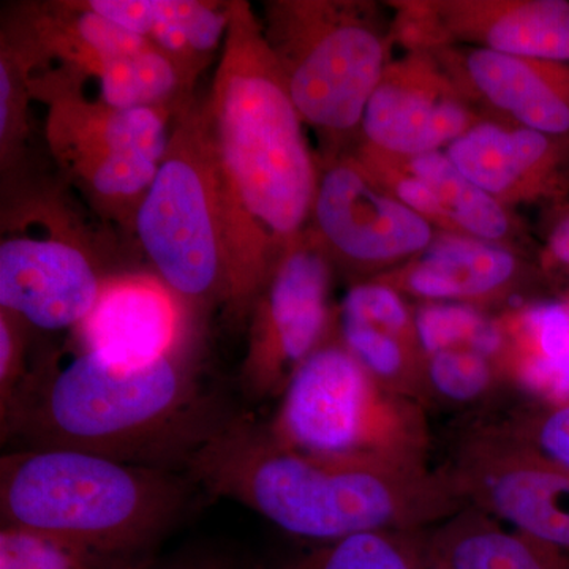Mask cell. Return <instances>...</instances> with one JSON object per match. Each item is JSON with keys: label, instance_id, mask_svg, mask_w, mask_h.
Masks as SVG:
<instances>
[{"label": "cell", "instance_id": "ac0fdd59", "mask_svg": "<svg viewBox=\"0 0 569 569\" xmlns=\"http://www.w3.org/2000/svg\"><path fill=\"white\" fill-rule=\"evenodd\" d=\"M186 307L159 277L104 280L91 313L77 328L82 351L121 369L156 365L183 350Z\"/></svg>", "mask_w": 569, "mask_h": 569}, {"label": "cell", "instance_id": "cb8c5ba5", "mask_svg": "<svg viewBox=\"0 0 569 569\" xmlns=\"http://www.w3.org/2000/svg\"><path fill=\"white\" fill-rule=\"evenodd\" d=\"M429 568V530H381L323 542L280 569Z\"/></svg>", "mask_w": 569, "mask_h": 569}, {"label": "cell", "instance_id": "1f68e13d", "mask_svg": "<svg viewBox=\"0 0 569 569\" xmlns=\"http://www.w3.org/2000/svg\"><path fill=\"white\" fill-rule=\"evenodd\" d=\"M553 209L537 264L553 295H569V203Z\"/></svg>", "mask_w": 569, "mask_h": 569}, {"label": "cell", "instance_id": "9c48e42d", "mask_svg": "<svg viewBox=\"0 0 569 569\" xmlns=\"http://www.w3.org/2000/svg\"><path fill=\"white\" fill-rule=\"evenodd\" d=\"M466 507L569 552V468L501 429L470 427L441 467Z\"/></svg>", "mask_w": 569, "mask_h": 569}, {"label": "cell", "instance_id": "7a4b0ae2", "mask_svg": "<svg viewBox=\"0 0 569 569\" xmlns=\"http://www.w3.org/2000/svg\"><path fill=\"white\" fill-rule=\"evenodd\" d=\"M189 477L312 541L381 530H430L466 507L443 468L307 455L231 415L194 452Z\"/></svg>", "mask_w": 569, "mask_h": 569}, {"label": "cell", "instance_id": "7c38bea8", "mask_svg": "<svg viewBox=\"0 0 569 569\" xmlns=\"http://www.w3.org/2000/svg\"><path fill=\"white\" fill-rule=\"evenodd\" d=\"M376 279L411 302L470 306L497 316L550 291L537 261L522 250L441 231L417 257Z\"/></svg>", "mask_w": 569, "mask_h": 569}, {"label": "cell", "instance_id": "5bb4252c", "mask_svg": "<svg viewBox=\"0 0 569 569\" xmlns=\"http://www.w3.org/2000/svg\"><path fill=\"white\" fill-rule=\"evenodd\" d=\"M355 156L383 189L441 233L471 236L515 249L526 238L515 211L479 189L445 151L397 156L359 141Z\"/></svg>", "mask_w": 569, "mask_h": 569}, {"label": "cell", "instance_id": "ffe728a7", "mask_svg": "<svg viewBox=\"0 0 569 569\" xmlns=\"http://www.w3.org/2000/svg\"><path fill=\"white\" fill-rule=\"evenodd\" d=\"M451 44L569 61L568 0H430Z\"/></svg>", "mask_w": 569, "mask_h": 569}, {"label": "cell", "instance_id": "3957f363", "mask_svg": "<svg viewBox=\"0 0 569 569\" xmlns=\"http://www.w3.org/2000/svg\"><path fill=\"white\" fill-rule=\"evenodd\" d=\"M230 417L182 351L138 369L81 351L24 388L2 422V437H20L26 448L78 449L176 471Z\"/></svg>", "mask_w": 569, "mask_h": 569}, {"label": "cell", "instance_id": "d6a6232c", "mask_svg": "<svg viewBox=\"0 0 569 569\" xmlns=\"http://www.w3.org/2000/svg\"><path fill=\"white\" fill-rule=\"evenodd\" d=\"M138 569H233V567L220 559V557L190 556L168 561V563L156 565V567H141Z\"/></svg>", "mask_w": 569, "mask_h": 569}, {"label": "cell", "instance_id": "836d02e7", "mask_svg": "<svg viewBox=\"0 0 569 569\" xmlns=\"http://www.w3.org/2000/svg\"><path fill=\"white\" fill-rule=\"evenodd\" d=\"M429 569H451V568L441 567V565L430 563V568Z\"/></svg>", "mask_w": 569, "mask_h": 569}, {"label": "cell", "instance_id": "f1b7e54d", "mask_svg": "<svg viewBox=\"0 0 569 569\" xmlns=\"http://www.w3.org/2000/svg\"><path fill=\"white\" fill-rule=\"evenodd\" d=\"M496 425L569 468V402L529 400Z\"/></svg>", "mask_w": 569, "mask_h": 569}, {"label": "cell", "instance_id": "277c9868", "mask_svg": "<svg viewBox=\"0 0 569 569\" xmlns=\"http://www.w3.org/2000/svg\"><path fill=\"white\" fill-rule=\"evenodd\" d=\"M173 470L67 448H24L0 459L2 526L47 535L102 569L137 560L170 533L189 505Z\"/></svg>", "mask_w": 569, "mask_h": 569}, {"label": "cell", "instance_id": "30bf717a", "mask_svg": "<svg viewBox=\"0 0 569 569\" xmlns=\"http://www.w3.org/2000/svg\"><path fill=\"white\" fill-rule=\"evenodd\" d=\"M312 220L313 233L331 260L361 280L406 264L437 233L383 189L355 153L332 160L320 171Z\"/></svg>", "mask_w": 569, "mask_h": 569}, {"label": "cell", "instance_id": "2e32d148", "mask_svg": "<svg viewBox=\"0 0 569 569\" xmlns=\"http://www.w3.org/2000/svg\"><path fill=\"white\" fill-rule=\"evenodd\" d=\"M445 152L471 182L511 211L569 203V137L485 119Z\"/></svg>", "mask_w": 569, "mask_h": 569}, {"label": "cell", "instance_id": "8fae6325", "mask_svg": "<svg viewBox=\"0 0 569 569\" xmlns=\"http://www.w3.org/2000/svg\"><path fill=\"white\" fill-rule=\"evenodd\" d=\"M51 126L59 156L107 200L144 197L171 140L153 107L114 110L67 99L54 104Z\"/></svg>", "mask_w": 569, "mask_h": 569}, {"label": "cell", "instance_id": "52a82bcc", "mask_svg": "<svg viewBox=\"0 0 569 569\" xmlns=\"http://www.w3.org/2000/svg\"><path fill=\"white\" fill-rule=\"evenodd\" d=\"M137 231L159 279L189 305L227 299L222 186L201 114L174 130L137 209Z\"/></svg>", "mask_w": 569, "mask_h": 569}, {"label": "cell", "instance_id": "83f0119b", "mask_svg": "<svg viewBox=\"0 0 569 569\" xmlns=\"http://www.w3.org/2000/svg\"><path fill=\"white\" fill-rule=\"evenodd\" d=\"M77 11L71 18L70 33L66 41L73 48L71 56L92 71L108 59L132 54L153 44L151 40L107 20L88 6L78 7Z\"/></svg>", "mask_w": 569, "mask_h": 569}, {"label": "cell", "instance_id": "4dcf8cb0", "mask_svg": "<svg viewBox=\"0 0 569 569\" xmlns=\"http://www.w3.org/2000/svg\"><path fill=\"white\" fill-rule=\"evenodd\" d=\"M22 321L9 312L0 313V418L7 421L20 399L24 381V339Z\"/></svg>", "mask_w": 569, "mask_h": 569}, {"label": "cell", "instance_id": "e0dca14e", "mask_svg": "<svg viewBox=\"0 0 569 569\" xmlns=\"http://www.w3.org/2000/svg\"><path fill=\"white\" fill-rule=\"evenodd\" d=\"M103 283L86 253L61 239L10 238L0 246V306L22 323L78 328Z\"/></svg>", "mask_w": 569, "mask_h": 569}, {"label": "cell", "instance_id": "8992f818", "mask_svg": "<svg viewBox=\"0 0 569 569\" xmlns=\"http://www.w3.org/2000/svg\"><path fill=\"white\" fill-rule=\"evenodd\" d=\"M263 29L302 121L335 141L361 134L392 61L391 21L366 2L288 0L269 7Z\"/></svg>", "mask_w": 569, "mask_h": 569}, {"label": "cell", "instance_id": "6da1fadb", "mask_svg": "<svg viewBox=\"0 0 569 569\" xmlns=\"http://www.w3.org/2000/svg\"><path fill=\"white\" fill-rule=\"evenodd\" d=\"M222 186L227 299L252 309L277 258L312 220L318 171L263 24L230 7L208 107L201 112Z\"/></svg>", "mask_w": 569, "mask_h": 569}, {"label": "cell", "instance_id": "d4e9b609", "mask_svg": "<svg viewBox=\"0 0 569 569\" xmlns=\"http://www.w3.org/2000/svg\"><path fill=\"white\" fill-rule=\"evenodd\" d=\"M93 73L99 78L102 103L114 110L160 108L182 82L181 67L156 44L108 59Z\"/></svg>", "mask_w": 569, "mask_h": 569}, {"label": "cell", "instance_id": "7402d4cb", "mask_svg": "<svg viewBox=\"0 0 569 569\" xmlns=\"http://www.w3.org/2000/svg\"><path fill=\"white\" fill-rule=\"evenodd\" d=\"M430 563L451 569H569V552L463 507L429 530Z\"/></svg>", "mask_w": 569, "mask_h": 569}, {"label": "cell", "instance_id": "9a60e30c", "mask_svg": "<svg viewBox=\"0 0 569 569\" xmlns=\"http://www.w3.org/2000/svg\"><path fill=\"white\" fill-rule=\"evenodd\" d=\"M433 58L486 119L569 137V61L449 44Z\"/></svg>", "mask_w": 569, "mask_h": 569}, {"label": "cell", "instance_id": "44dd1931", "mask_svg": "<svg viewBox=\"0 0 569 569\" xmlns=\"http://www.w3.org/2000/svg\"><path fill=\"white\" fill-rule=\"evenodd\" d=\"M497 317L507 383L537 402H569V295L531 299Z\"/></svg>", "mask_w": 569, "mask_h": 569}, {"label": "cell", "instance_id": "d6986e66", "mask_svg": "<svg viewBox=\"0 0 569 569\" xmlns=\"http://www.w3.org/2000/svg\"><path fill=\"white\" fill-rule=\"evenodd\" d=\"M336 313L337 339L381 387L429 406L425 355L410 299L380 280H359Z\"/></svg>", "mask_w": 569, "mask_h": 569}, {"label": "cell", "instance_id": "4316f807", "mask_svg": "<svg viewBox=\"0 0 569 569\" xmlns=\"http://www.w3.org/2000/svg\"><path fill=\"white\" fill-rule=\"evenodd\" d=\"M422 355L452 347H473L500 361L503 331L497 313L447 302H415Z\"/></svg>", "mask_w": 569, "mask_h": 569}, {"label": "cell", "instance_id": "5b68a950", "mask_svg": "<svg viewBox=\"0 0 569 569\" xmlns=\"http://www.w3.org/2000/svg\"><path fill=\"white\" fill-rule=\"evenodd\" d=\"M266 429L307 455L429 467L426 407L381 387L336 332L296 370Z\"/></svg>", "mask_w": 569, "mask_h": 569}, {"label": "cell", "instance_id": "4fadbf2b", "mask_svg": "<svg viewBox=\"0 0 569 569\" xmlns=\"http://www.w3.org/2000/svg\"><path fill=\"white\" fill-rule=\"evenodd\" d=\"M485 119L432 54L403 52L370 97L361 141L397 156L445 151Z\"/></svg>", "mask_w": 569, "mask_h": 569}, {"label": "cell", "instance_id": "f546056e", "mask_svg": "<svg viewBox=\"0 0 569 569\" xmlns=\"http://www.w3.org/2000/svg\"><path fill=\"white\" fill-rule=\"evenodd\" d=\"M0 569H102L80 550L37 531L2 526Z\"/></svg>", "mask_w": 569, "mask_h": 569}, {"label": "cell", "instance_id": "484cf974", "mask_svg": "<svg viewBox=\"0 0 569 569\" xmlns=\"http://www.w3.org/2000/svg\"><path fill=\"white\" fill-rule=\"evenodd\" d=\"M430 402L473 406L508 385L496 356L473 347H452L425 355Z\"/></svg>", "mask_w": 569, "mask_h": 569}, {"label": "cell", "instance_id": "ba28073f", "mask_svg": "<svg viewBox=\"0 0 569 569\" xmlns=\"http://www.w3.org/2000/svg\"><path fill=\"white\" fill-rule=\"evenodd\" d=\"M332 260L313 231L293 239L277 258L252 307L242 389L250 399L283 395L296 370L336 332L329 306Z\"/></svg>", "mask_w": 569, "mask_h": 569}, {"label": "cell", "instance_id": "603a6c76", "mask_svg": "<svg viewBox=\"0 0 569 569\" xmlns=\"http://www.w3.org/2000/svg\"><path fill=\"white\" fill-rule=\"evenodd\" d=\"M86 6L151 40L181 69L183 59L216 50L230 24V7L222 10L193 0H92Z\"/></svg>", "mask_w": 569, "mask_h": 569}]
</instances>
